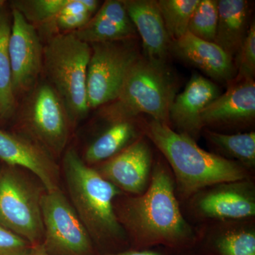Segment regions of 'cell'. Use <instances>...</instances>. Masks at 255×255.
Returning a JSON list of instances; mask_svg holds the SVG:
<instances>
[{
    "label": "cell",
    "instance_id": "obj_32",
    "mask_svg": "<svg viewBox=\"0 0 255 255\" xmlns=\"http://www.w3.org/2000/svg\"><path fill=\"white\" fill-rule=\"evenodd\" d=\"M4 1L0 0V11H1V10L3 9V6H4Z\"/></svg>",
    "mask_w": 255,
    "mask_h": 255
},
{
    "label": "cell",
    "instance_id": "obj_22",
    "mask_svg": "<svg viewBox=\"0 0 255 255\" xmlns=\"http://www.w3.org/2000/svg\"><path fill=\"white\" fill-rule=\"evenodd\" d=\"M11 26L8 15L0 11V118L9 119L16 108V96L11 83L9 38Z\"/></svg>",
    "mask_w": 255,
    "mask_h": 255
},
{
    "label": "cell",
    "instance_id": "obj_6",
    "mask_svg": "<svg viewBox=\"0 0 255 255\" xmlns=\"http://www.w3.org/2000/svg\"><path fill=\"white\" fill-rule=\"evenodd\" d=\"M45 191L21 168L6 164L0 167V224L31 246L43 241L41 198Z\"/></svg>",
    "mask_w": 255,
    "mask_h": 255
},
{
    "label": "cell",
    "instance_id": "obj_3",
    "mask_svg": "<svg viewBox=\"0 0 255 255\" xmlns=\"http://www.w3.org/2000/svg\"><path fill=\"white\" fill-rule=\"evenodd\" d=\"M63 169L70 203L92 241H122L125 231L114 209V201L122 191L89 167L73 149L64 155Z\"/></svg>",
    "mask_w": 255,
    "mask_h": 255
},
{
    "label": "cell",
    "instance_id": "obj_26",
    "mask_svg": "<svg viewBox=\"0 0 255 255\" xmlns=\"http://www.w3.org/2000/svg\"><path fill=\"white\" fill-rule=\"evenodd\" d=\"M68 0H21L13 1V8L26 21L41 25L56 16Z\"/></svg>",
    "mask_w": 255,
    "mask_h": 255
},
{
    "label": "cell",
    "instance_id": "obj_29",
    "mask_svg": "<svg viewBox=\"0 0 255 255\" xmlns=\"http://www.w3.org/2000/svg\"><path fill=\"white\" fill-rule=\"evenodd\" d=\"M32 246L0 224V255H27Z\"/></svg>",
    "mask_w": 255,
    "mask_h": 255
},
{
    "label": "cell",
    "instance_id": "obj_15",
    "mask_svg": "<svg viewBox=\"0 0 255 255\" xmlns=\"http://www.w3.org/2000/svg\"><path fill=\"white\" fill-rule=\"evenodd\" d=\"M124 2L129 17L141 37L145 57L164 62L172 41L157 1L129 0Z\"/></svg>",
    "mask_w": 255,
    "mask_h": 255
},
{
    "label": "cell",
    "instance_id": "obj_11",
    "mask_svg": "<svg viewBox=\"0 0 255 255\" xmlns=\"http://www.w3.org/2000/svg\"><path fill=\"white\" fill-rule=\"evenodd\" d=\"M12 19L8 50L16 96L34 85L43 68V47L34 26L14 8Z\"/></svg>",
    "mask_w": 255,
    "mask_h": 255
},
{
    "label": "cell",
    "instance_id": "obj_5",
    "mask_svg": "<svg viewBox=\"0 0 255 255\" xmlns=\"http://www.w3.org/2000/svg\"><path fill=\"white\" fill-rule=\"evenodd\" d=\"M91 46L73 33L56 34L43 48V68L63 103L70 122L86 117L87 74Z\"/></svg>",
    "mask_w": 255,
    "mask_h": 255
},
{
    "label": "cell",
    "instance_id": "obj_31",
    "mask_svg": "<svg viewBox=\"0 0 255 255\" xmlns=\"http://www.w3.org/2000/svg\"><path fill=\"white\" fill-rule=\"evenodd\" d=\"M27 255H50L45 251L44 248L41 245L36 246H32L31 251L28 253Z\"/></svg>",
    "mask_w": 255,
    "mask_h": 255
},
{
    "label": "cell",
    "instance_id": "obj_21",
    "mask_svg": "<svg viewBox=\"0 0 255 255\" xmlns=\"http://www.w3.org/2000/svg\"><path fill=\"white\" fill-rule=\"evenodd\" d=\"M211 236L216 255H255L254 226L243 221L226 222Z\"/></svg>",
    "mask_w": 255,
    "mask_h": 255
},
{
    "label": "cell",
    "instance_id": "obj_16",
    "mask_svg": "<svg viewBox=\"0 0 255 255\" xmlns=\"http://www.w3.org/2000/svg\"><path fill=\"white\" fill-rule=\"evenodd\" d=\"M136 31L124 1L107 0L85 26L73 33L80 41L91 45L127 41L133 38Z\"/></svg>",
    "mask_w": 255,
    "mask_h": 255
},
{
    "label": "cell",
    "instance_id": "obj_28",
    "mask_svg": "<svg viewBox=\"0 0 255 255\" xmlns=\"http://www.w3.org/2000/svg\"><path fill=\"white\" fill-rule=\"evenodd\" d=\"M92 15L85 14L68 15L58 13L56 16L41 25L45 31L49 33H73L83 27L91 19Z\"/></svg>",
    "mask_w": 255,
    "mask_h": 255
},
{
    "label": "cell",
    "instance_id": "obj_17",
    "mask_svg": "<svg viewBox=\"0 0 255 255\" xmlns=\"http://www.w3.org/2000/svg\"><path fill=\"white\" fill-rule=\"evenodd\" d=\"M255 116V83L253 79L237 82L220 95L201 114L203 127L246 122Z\"/></svg>",
    "mask_w": 255,
    "mask_h": 255
},
{
    "label": "cell",
    "instance_id": "obj_20",
    "mask_svg": "<svg viewBox=\"0 0 255 255\" xmlns=\"http://www.w3.org/2000/svg\"><path fill=\"white\" fill-rule=\"evenodd\" d=\"M136 127L131 120L112 124L105 132L87 147L85 163L95 164L112 158L135 141Z\"/></svg>",
    "mask_w": 255,
    "mask_h": 255
},
{
    "label": "cell",
    "instance_id": "obj_2",
    "mask_svg": "<svg viewBox=\"0 0 255 255\" xmlns=\"http://www.w3.org/2000/svg\"><path fill=\"white\" fill-rule=\"evenodd\" d=\"M145 133L168 162L176 194L183 199L216 184L248 179L241 164L203 150L192 137L174 131L168 124L152 119L146 124Z\"/></svg>",
    "mask_w": 255,
    "mask_h": 255
},
{
    "label": "cell",
    "instance_id": "obj_7",
    "mask_svg": "<svg viewBox=\"0 0 255 255\" xmlns=\"http://www.w3.org/2000/svg\"><path fill=\"white\" fill-rule=\"evenodd\" d=\"M43 238L50 255H94L92 240L70 201L60 189L41 198Z\"/></svg>",
    "mask_w": 255,
    "mask_h": 255
},
{
    "label": "cell",
    "instance_id": "obj_9",
    "mask_svg": "<svg viewBox=\"0 0 255 255\" xmlns=\"http://www.w3.org/2000/svg\"><path fill=\"white\" fill-rule=\"evenodd\" d=\"M68 114L51 85L42 84L28 97L23 115L28 137L53 158L63 153L69 137Z\"/></svg>",
    "mask_w": 255,
    "mask_h": 255
},
{
    "label": "cell",
    "instance_id": "obj_12",
    "mask_svg": "<svg viewBox=\"0 0 255 255\" xmlns=\"http://www.w3.org/2000/svg\"><path fill=\"white\" fill-rule=\"evenodd\" d=\"M95 169L121 191L132 196L140 195L148 187L152 174L150 146L144 139H137Z\"/></svg>",
    "mask_w": 255,
    "mask_h": 255
},
{
    "label": "cell",
    "instance_id": "obj_25",
    "mask_svg": "<svg viewBox=\"0 0 255 255\" xmlns=\"http://www.w3.org/2000/svg\"><path fill=\"white\" fill-rule=\"evenodd\" d=\"M218 23V1L200 0L193 12L188 32L204 41L214 42Z\"/></svg>",
    "mask_w": 255,
    "mask_h": 255
},
{
    "label": "cell",
    "instance_id": "obj_14",
    "mask_svg": "<svg viewBox=\"0 0 255 255\" xmlns=\"http://www.w3.org/2000/svg\"><path fill=\"white\" fill-rule=\"evenodd\" d=\"M220 95L217 85L201 75H193L182 93L175 97L169 121L191 137L199 133L203 126L201 117L206 107Z\"/></svg>",
    "mask_w": 255,
    "mask_h": 255
},
{
    "label": "cell",
    "instance_id": "obj_10",
    "mask_svg": "<svg viewBox=\"0 0 255 255\" xmlns=\"http://www.w3.org/2000/svg\"><path fill=\"white\" fill-rule=\"evenodd\" d=\"M191 202L193 212L201 219L248 221L255 216L254 184L248 179L216 184L193 196Z\"/></svg>",
    "mask_w": 255,
    "mask_h": 255
},
{
    "label": "cell",
    "instance_id": "obj_24",
    "mask_svg": "<svg viewBox=\"0 0 255 255\" xmlns=\"http://www.w3.org/2000/svg\"><path fill=\"white\" fill-rule=\"evenodd\" d=\"M199 1L200 0L157 1L171 41H177L188 33L189 21Z\"/></svg>",
    "mask_w": 255,
    "mask_h": 255
},
{
    "label": "cell",
    "instance_id": "obj_30",
    "mask_svg": "<svg viewBox=\"0 0 255 255\" xmlns=\"http://www.w3.org/2000/svg\"><path fill=\"white\" fill-rule=\"evenodd\" d=\"M107 255H163L157 252L152 251H132L122 252V253H115V254H110Z\"/></svg>",
    "mask_w": 255,
    "mask_h": 255
},
{
    "label": "cell",
    "instance_id": "obj_8",
    "mask_svg": "<svg viewBox=\"0 0 255 255\" xmlns=\"http://www.w3.org/2000/svg\"><path fill=\"white\" fill-rule=\"evenodd\" d=\"M124 41L90 45L91 56L87 74L89 108L113 102L118 97L129 70L140 57L133 47Z\"/></svg>",
    "mask_w": 255,
    "mask_h": 255
},
{
    "label": "cell",
    "instance_id": "obj_18",
    "mask_svg": "<svg viewBox=\"0 0 255 255\" xmlns=\"http://www.w3.org/2000/svg\"><path fill=\"white\" fill-rule=\"evenodd\" d=\"M172 43L178 55L211 78L220 81L233 78L232 58L214 42L204 41L188 32Z\"/></svg>",
    "mask_w": 255,
    "mask_h": 255
},
{
    "label": "cell",
    "instance_id": "obj_1",
    "mask_svg": "<svg viewBox=\"0 0 255 255\" xmlns=\"http://www.w3.org/2000/svg\"><path fill=\"white\" fill-rule=\"evenodd\" d=\"M114 209L125 233L140 248H182L196 241L195 231L179 207L173 174L161 161L152 166L145 192L124 198Z\"/></svg>",
    "mask_w": 255,
    "mask_h": 255
},
{
    "label": "cell",
    "instance_id": "obj_4",
    "mask_svg": "<svg viewBox=\"0 0 255 255\" xmlns=\"http://www.w3.org/2000/svg\"><path fill=\"white\" fill-rule=\"evenodd\" d=\"M175 93L173 76L164 62L139 57L129 70L118 97L102 109V116L113 124L146 114L167 124Z\"/></svg>",
    "mask_w": 255,
    "mask_h": 255
},
{
    "label": "cell",
    "instance_id": "obj_13",
    "mask_svg": "<svg viewBox=\"0 0 255 255\" xmlns=\"http://www.w3.org/2000/svg\"><path fill=\"white\" fill-rule=\"evenodd\" d=\"M0 159L6 165L29 171L46 191L60 189V169L55 159L28 136L0 130Z\"/></svg>",
    "mask_w": 255,
    "mask_h": 255
},
{
    "label": "cell",
    "instance_id": "obj_23",
    "mask_svg": "<svg viewBox=\"0 0 255 255\" xmlns=\"http://www.w3.org/2000/svg\"><path fill=\"white\" fill-rule=\"evenodd\" d=\"M208 138L219 150L237 159L245 168H253L255 164L254 132L227 135L208 130Z\"/></svg>",
    "mask_w": 255,
    "mask_h": 255
},
{
    "label": "cell",
    "instance_id": "obj_27",
    "mask_svg": "<svg viewBox=\"0 0 255 255\" xmlns=\"http://www.w3.org/2000/svg\"><path fill=\"white\" fill-rule=\"evenodd\" d=\"M239 67L237 82L254 78L255 73V26L248 28L246 38L239 50Z\"/></svg>",
    "mask_w": 255,
    "mask_h": 255
},
{
    "label": "cell",
    "instance_id": "obj_19",
    "mask_svg": "<svg viewBox=\"0 0 255 255\" xmlns=\"http://www.w3.org/2000/svg\"><path fill=\"white\" fill-rule=\"evenodd\" d=\"M249 4L246 0L218 1V23L214 43L230 57L239 53L248 29Z\"/></svg>",
    "mask_w": 255,
    "mask_h": 255
}]
</instances>
